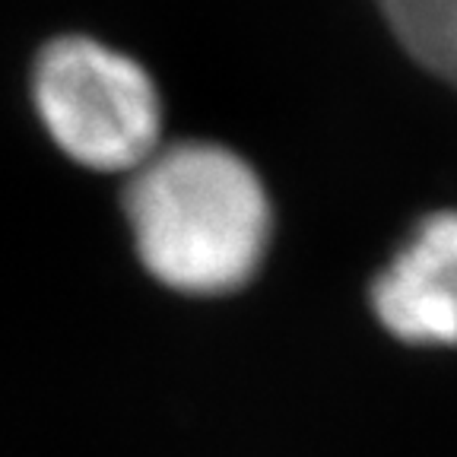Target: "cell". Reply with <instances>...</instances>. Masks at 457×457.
<instances>
[{
	"instance_id": "cell-4",
	"label": "cell",
	"mask_w": 457,
	"mask_h": 457,
	"mask_svg": "<svg viewBox=\"0 0 457 457\" xmlns=\"http://www.w3.org/2000/svg\"><path fill=\"white\" fill-rule=\"evenodd\" d=\"M378 7L416 64L457 83V0H378Z\"/></svg>"
},
{
	"instance_id": "cell-3",
	"label": "cell",
	"mask_w": 457,
	"mask_h": 457,
	"mask_svg": "<svg viewBox=\"0 0 457 457\" xmlns=\"http://www.w3.org/2000/svg\"><path fill=\"white\" fill-rule=\"evenodd\" d=\"M371 312L410 346H457V210L422 216L371 283Z\"/></svg>"
},
{
	"instance_id": "cell-1",
	"label": "cell",
	"mask_w": 457,
	"mask_h": 457,
	"mask_svg": "<svg viewBox=\"0 0 457 457\" xmlns=\"http://www.w3.org/2000/svg\"><path fill=\"white\" fill-rule=\"evenodd\" d=\"M124 216L143 270L181 295L248 286L273 238V210L254 165L210 140L159 146L124 187Z\"/></svg>"
},
{
	"instance_id": "cell-2",
	"label": "cell",
	"mask_w": 457,
	"mask_h": 457,
	"mask_svg": "<svg viewBox=\"0 0 457 457\" xmlns=\"http://www.w3.org/2000/svg\"><path fill=\"white\" fill-rule=\"evenodd\" d=\"M29 102L54 150L79 169L130 175L159 150L156 79L96 36L48 38L29 64Z\"/></svg>"
}]
</instances>
